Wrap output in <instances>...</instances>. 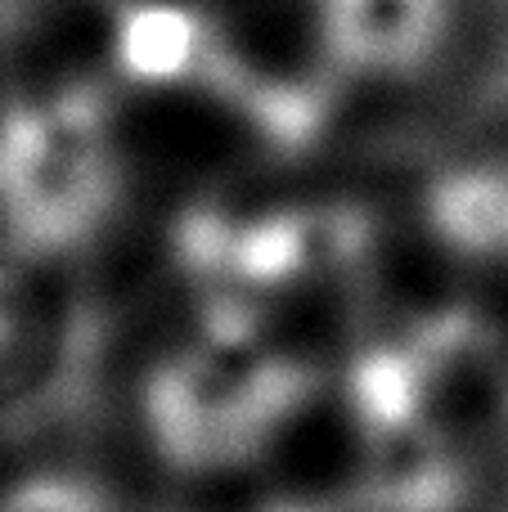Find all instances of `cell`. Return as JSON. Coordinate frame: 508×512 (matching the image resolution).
<instances>
[{
  "mask_svg": "<svg viewBox=\"0 0 508 512\" xmlns=\"http://www.w3.org/2000/svg\"><path fill=\"white\" fill-rule=\"evenodd\" d=\"M0 512H149L117 463L81 450H27L0 463Z\"/></svg>",
  "mask_w": 508,
  "mask_h": 512,
  "instance_id": "obj_1",
  "label": "cell"
}]
</instances>
